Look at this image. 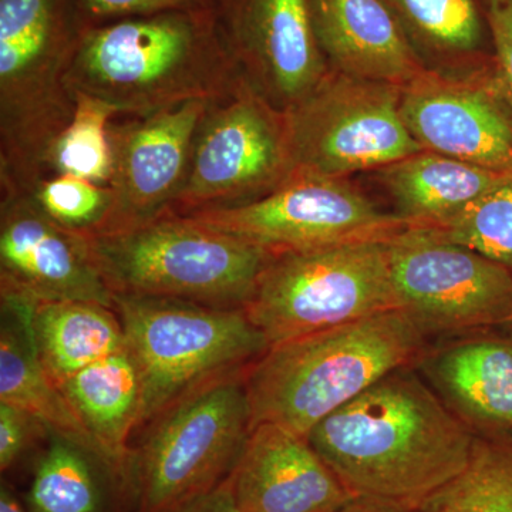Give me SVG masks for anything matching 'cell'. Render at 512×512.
<instances>
[{"mask_svg": "<svg viewBox=\"0 0 512 512\" xmlns=\"http://www.w3.org/2000/svg\"><path fill=\"white\" fill-rule=\"evenodd\" d=\"M474 440L412 365L382 377L308 434L353 497L410 510L467 466Z\"/></svg>", "mask_w": 512, "mask_h": 512, "instance_id": "obj_1", "label": "cell"}, {"mask_svg": "<svg viewBox=\"0 0 512 512\" xmlns=\"http://www.w3.org/2000/svg\"><path fill=\"white\" fill-rule=\"evenodd\" d=\"M427 335L403 309L271 346L245 372L251 427L306 437L399 367L414 365Z\"/></svg>", "mask_w": 512, "mask_h": 512, "instance_id": "obj_2", "label": "cell"}, {"mask_svg": "<svg viewBox=\"0 0 512 512\" xmlns=\"http://www.w3.org/2000/svg\"><path fill=\"white\" fill-rule=\"evenodd\" d=\"M224 63L211 18L200 10H171L90 30L74 45L64 76L73 92L147 114L212 99Z\"/></svg>", "mask_w": 512, "mask_h": 512, "instance_id": "obj_3", "label": "cell"}, {"mask_svg": "<svg viewBox=\"0 0 512 512\" xmlns=\"http://www.w3.org/2000/svg\"><path fill=\"white\" fill-rule=\"evenodd\" d=\"M113 295L242 308L271 255L247 241L167 212L137 227L86 235Z\"/></svg>", "mask_w": 512, "mask_h": 512, "instance_id": "obj_4", "label": "cell"}, {"mask_svg": "<svg viewBox=\"0 0 512 512\" xmlns=\"http://www.w3.org/2000/svg\"><path fill=\"white\" fill-rule=\"evenodd\" d=\"M113 301L140 377L138 429L204 384L248 369L269 349L242 308L156 296Z\"/></svg>", "mask_w": 512, "mask_h": 512, "instance_id": "obj_5", "label": "cell"}, {"mask_svg": "<svg viewBox=\"0 0 512 512\" xmlns=\"http://www.w3.org/2000/svg\"><path fill=\"white\" fill-rule=\"evenodd\" d=\"M242 309L269 348L402 309L389 241L271 256Z\"/></svg>", "mask_w": 512, "mask_h": 512, "instance_id": "obj_6", "label": "cell"}, {"mask_svg": "<svg viewBox=\"0 0 512 512\" xmlns=\"http://www.w3.org/2000/svg\"><path fill=\"white\" fill-rule=\"evenodd\" d=\"M245 372L204 384L148 424L128 474L138 512H165L231 476L252 430Z\"/></svg>", "mask_w": 512, "mask_h": 512, "instance_id": "obj_7", "label": "cell"}, {"mask_svg": "<svg viewBox=\"0 0 512 512\" xmlns=\"http://www.w3.org/2000/svg\"><path fill=\"white\" fill-rule=\"evenodd\" d=\"M402 87L328 72L286 111L292 173L345 178L424 151L400 110Z\"/></svg>", "mask_w": 512, "mask_h": 512, "instance_id": "obj_8", "label": "cell"}, {"mask_svg": "<svg viewBox=\"0 0 512 512\" xmlns=\"http://www.w3.org/2000/svg\"><path fill=\"white\" fill-rule=\"evenodd\" d=\"M192 220L264 249L269 255L390 241L419 228L382 212L343 178L291 174L255 200L187 214Z\"/></svg>", "mask_w": 512, "mask_h": 512, "instance_id": "obj_9", "label": "cell"}, {"mask_svg": "<svg viewBox=\"0 0 512 512\" xmlns=\"http://www.w3.org/2000/svg\"><path fill=\"white\" fill-rule=\"evenodd\" d=\"M389 248L400 306L427 336L512 323V274L504 266L427 228L407 229Z\"/></svg>", "mask_w": 512, "mask_h": 512, "instance_id": "obj_10", "label": "cell"}, {"mask_svg": "<svg viewBox=\"0 0 512 512\" xmlns=\"http://www.w3.org/2000/svg\"><path fill=\"white\" fill-rule=\"evenodd\" d=\"M210 113L198 130L171 214L242 204L255 192L274 190L292 173L285 114L248 92Z\"/></svg>", "mask_w": 512, "mask_h": 512, "instance_id": "obj_11", "label": "cell"}, {"mask_svg": "<svg viewBox=\"0 0 512 512\" xmlns=\"http://www.w3.org/2000/svg\"><path fill=\"white\" fill-rule=\"evenodd\" d=\"M210 101H180L110 131L111 207L103 227L94 234L137 227L170 212L187 180Z\"/></svg>", "mask_w": 512, "mask_h": 512, "instance_id": "obj_12", "label": "cell"}, {"mask_svg": "<svg viewBox=\"0 0 512 512\" xmlns=\"http://www.w3.org/2000/svg\"><path fill=\"white\" fill-rule=\"evenodd\" d=\"M2 295L33 303L96 302L114 308L86 235L56 224L36 202L3 205L0 224Z\"/></svg>", "mask_w": 512, "mask_h": 512, "instance_id": "obj_13", "label": "cell"}, {"mask_svg": "<svg viewBox=\"0 0 512 512\" xmlns=\"http://www.w3.org/2000/svg\"><path fill=\"white\" fill-rule=\"evenodd\" d=\"M400 110L424 150L512 173V113L487 87L426 70L402 87Z\"/></svg>", "mask_w": 512, "mask_h": 512, "instance_id": "obj_14", "label": "cell"}, {"mask_svg": "<svg viewBox=\"0 0 512 512\" xmlns=\"http://www.w3.org/2000/svg\"><path fill=\"white\" fill-rule=\"evenodd\" d=\"M242 512H338L352 500L306 437L258 424L231 473Z\"/></svg>", "mask_w": 512, "mask_h": 512, "instance_id": "obj_15", "label": "cell"}, {"mask_svg": "<svg viewBox=\"0 0 512 512\" xmlns=\"http://www.w3.org/2000/svg\"><path fill=\"white\" fill-rule=\"evenodd\" d=\"M414 365L474 436L512 439V335L458 333Z\"/></svg>", "mask_w": 512, "mask_h": 512, "instance_id": "obj_16", "label": "cell"}, {"mask_svg": "<svg viewBox=\"0 0 512 512\" xmlns=\"http://www.w3.org/2000/svg\"><path fill=\"white\" fill-rule=\"evenodd\" d=\"M63 0H0V93L3 127L18 133L40 120L43 96L66 66Z\"/></svg>", "mask_w": 512, "mask_h": 512, "instance_id": "obj_17", "label": "cell"}, {"mask_svg": "<svg viewBox=\"0 0 512 512\" xmlns=\"http://www.w3.org/2000/svg\"><path fill=\"white\" fill-rule=\"evenodd\" d=\"M323 55L340 73L403 87L426 72L384 0H311Z\"/></svg>", "mask_w": 512, "mask_h": 512, "instance_id": "obj_18", "label": "cell"}, {"mask_svg": "<svg viewBox=\"0 0 512 512\" xmlns=\"http://www.w3.org/2000/svg\"><path fill=\"white\" fill-rule=\"evenodd\" d=\"M232 36L288 103L301 101L326 76L311 0H232Z\"/></svg>", "mask_w": 512, "mask_h": 512, "instance_id": "obj_19", "label": "cell"}, {"mask_svg": "<svg viewBox=\"0 0 512 512\" xmlns=\"http://www.w3.org/2000/svg\"><path fill=\"white\" fill-rule=\"evenodd\" d=\"M57 387L92 436L104 471L128 488L130 437L141 416L140 377L130 353L121 350L101 359Z\"/></svg>", "mask_w": 512, "mask_h": 512, "instance_id": "obj_20", "label": "cell"}, {"mask_svg": "<svg viewBox=\"0 0 512 512\" xmlns=\"http://www.w3.org/2000/svg\"><path fill=\"white\" fill-rule=\"evenodd\" d=\"M32 308L33 302L2 295L0 403L30 414L47 433L83 448L101 466L92 436L37 357L30 325Z\"/></svg>", "mask_w": 512, "mask_h": 512, "instance_id": "obj_21", "label": "cell"}, {"mask_svg": "<svg viewBox=\"0 0 512 512\" xmlns=\"http://www.w3.org/2000/svg\"><path fill=\"white\" fill-rule=\"evenodd\" d=\"M382 178L403 218L419 228H433L510 183L512 173L424 150L382 168Z\"/></svg>", "mask_w": 512, "mask_h": 512, "instance_id": "obj_22", "label": "cell"}, {"mask_svg": "<svg viewBox=\"0 0 512 512\" xmlns=\"http://www.w3.org/2000/svg\"><path fill=\"white\" fill-rule=\"evenodd\" d=\"M30 325L37 357L56 386L87 366L126 350L119 316L101 303H33Z\"/></svg>", "mask_w": 512, "mask_h": 512, "instance_id": "obj_23", "label": "cell"}, {"mask_svg": "<svg viewBox=\"0 0 512 512\" xmlns=\"http://www.w3.org/2000/svg\"><path fill=\"white\" fill-rule=\"evenodd\" d=\"M416 52L477 55L490 36L483 0H384Z\"/></svg>", "mask_w": 512, "mask_h": 512, "instance_id": "obj_24", "label": "cell"}, {"mask_svg": "<svg viewBox=\"0 0 512 512\" xmlns=\"http://www.w3.org/2000/svg\"><path fill=\"white\" fill-rule=\"evenodd\" d=\"M410 512H512V439L477 437L456 477Z\"/></svg>", "mask_w": 512, "mask_h": 512, "instance_id": "obj_25", "label": "cell"}, {"mask_svg": "<svg viewBox=\"0 0 512 512\" xmlns=\"http://www.w3.org/2000/svg\"><path fill=\"white\" fill-rule=\"evenodd\" d=\"M96 467L101 468L83 448L62 437L52 436L49 447L37 463L30 485V511H103V493Z\"/></svg>", "mask_w": 512, "mask_h": 512, "instance_id": "obj_26", "label": "cell"}, {"mask_svg": "<svg viewBox=\"0 0 512 512\" xmlns=\"http://www.w3.org/2000/svg\"><path fill=\"white\" fill-rule=\"evenodd\" d=\"M74 93V109L50 148L59 174L74 175L94 184L110 183L113 173L109 121L119 109L109 101Z\"/></svg>", "mask_w": 512, "mask_h": 512, "instance_id": "obj_27", "label": "cell"}, {"mask_svg": "<svg viewBox=\"0 0 512 512\" xmlns=\"http://www.w3.org/2000/svg\"><path fill=\"white\" fill-rule=\"evenodd\" d=\"M427 229L480 252L512 274V181L488 192L451 220Z\"/></svg>", "mask_w": 512, "mask_h": 512, "instance_id": "obj_28", "label": "cell"}, {"mask_svg": "<svg viewBox=\"0 0 512 512\" xmlns=\"http://www.w3.org/2000/svg\"><path fill=\"white\" fill-rule=\"evenodd\" d=\"M36 204L56 224L89 235L103 227L111 207V192L92 181L59 174L40 185Z\"/></svg>", "mask_w": 512, "mask_h": 512, "instance_id": "obj_29", "label": "cell"}, {"mask_svg": "<svg viewBox=\"0 0 512 512\" xmlns=\"http://www.w3.org/2000/svg\"><path fill=\"white\" fill-rule=\"evenodd\" d=\"M495 67L512 110V0H485Z\"/></svg>", "mask_w": 512, "mask_h": 512, "instance_id": "obj_30", "label": "cell"}, {"mask_svg": "<svg viewBox=\"0 0 512 512\" xmlns=\"http://www.w3.org/2000/svg\"><path fill=\"white\" fill-rule=\"evenodd\" d=\"M39 431H47L30 414L0 403V470L8 471L22 457Z\"/></svg>", "mask_w": 512, "mask_h": 512, "instance_id": "obj_31", "label": "cell"}, {"mask_svg": "<svg viewBox=\"0 0 512 512\" xmlns=\"http://www.w3.org/2000/svg\"><path fill=\"white\" fill-rule=\"evenodd\" d=\"M192 0H83L94 16H148L171 10H188Z\"/></svg>", "mask_w": 512, "mask_h": 512, "instance_id": "obj_32", "label": "cell"}, {"mask_svg": "<svg viewBox=\"0 0 512 512\" xmlns=\"http://www.w3.org/2000/svg\"><path fill=\"white\" fill-rule=\"evenodd\" d=\"M165 512H242L235 498L231 476L205 493L188 498Z\"/></svg>", "mask_w": 512, "mask_h": 512, "instance_id": "obj_33", "label": "cell"}, {"mask_svg": "<svg viewBox=\"0 0 512 512\" xmlns=\"http://www.w3.org/2000/svg\"><path fill=\"white\" fill-rule=\"evenodd\" d=\"M404 505L376 500V498L355 497L338 512H410Z\"/></svg>", "mask_w": 512, "mask_h": 512, "instance_id": "obj_34", "label": "cell"}, {"mask_svg": "<svg viewBox=\"0 0 512 512\" xmlns=\"http://www.w3.org/2000/svg\"><path fill=\"white\" fill-rule=\"evenodd\" d=\"M0 512H28L5 483L0 488Z\"/></svg>", "mask_w": 512, "mask_h": 512, "instance_id": "obj_35", "label": "cell"}, {"mask_svg": "<svg viewBox=\"0 0 512 512\" xmlns=\"http://www.w3.org/2000/svg\"><path fill=\"white\" fill-rule=\"evenodd\" d=\"M483 2H485V0H483Z\"/></svg>", "mask_w": 512, "mask_h": 512, "instance_id": "obj_36", "label": "cell"}]
</instances>
